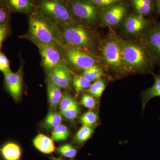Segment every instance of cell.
Segmentation results:
<instances>
[{"label":"cell","instance_id":"cell-1","mask_svg":"<svg viewBox=\"0 0 160 160\" xmlns=\"http://www.w3.org/2000/svg\"><path fill=\"white\" fill-rule=\"evenodd\" d=\"M58 27L61 40L64 43L99 56L101 39L95 29L83 22L69 23Z\"/></svg>","mask_w":160,"mask_h":160},{"label":"cell","instance_id":"cell-2","mask_svg":"<svg viewBox=\"0 0 160 160\" xmlns=\"http://www.w3.org/2000/svg\"><path fill=\"white\" fill-rule=\"evenodd\" d=\"M27 33L21 38L27 39L37 44L56 45L61 41L58 27L36 8L29 14Z\"/></svg>","mask_w":160,"mask_h":160},{"label":"cell","instance_id":"cell-3","mask_svg":"<svg viewBox=\"0 0 160 160\" xmlns=\"http://www.w3.org/2000/svg\"><path fill=\"white\" fill-rule=\"evenodd\" d=\"M124 65L129 72L152 73L154 62L146 49L137 41L118 35Z\"/></svg>","mask_w":160,"mask_h":160},{"label":"cell","instance_id":"cell-4","mask_svg":"<svg viewBox=\"0 0 160 160\" xmlns=\"http://www.w3.org/2000/svg\"><path fill=\"white\" fill-rule=\"evenodd\" d=\"M99 57L102 65L120 74L128 73L122 56L118 35L112 32L101 39L98 48Z\"/></svg>","mask_w":160,"mask_h":160},{"label":"cell","instance_id":"cell-5","mask_svg":"<svg viewBox=\"0 0 160 160\" xmlns=\"http://www.w3.org/2000/svg\"><path fill=\"white\" fill-rule=\"evenodd\" d=\"M56 46L66 64L75 71L83 72L93 65L102 64L98 56L66 44L62 40Z\"/></svg>","mask_w":160,"mask_h":160},{"label":"cell","instance_id":"cell-6","mask_svg":"<svg viewBox=\"0 0 160 160\" xmlns=\"http://www.w3.org/2000/svg\"><path fill=\"white\" fill-rule=\"evenodd\" d=\"M36 8L58 26L82 22L73 13L69 4L62 0H39Z\"/></svg>","mask_w":160,"mask_h":160},{"label":"cell","instance_id":"cell-7","mask_svg":"<svg viewBox=\"0 0 160 160\" xmlns=\"http://www.w3.org/2000/svg\"><path fill=\"white\" fill-rule=\"evenodd\" d=\"M66 2L82 22L94 29L99 27L101 7L90 0H68Z\"/></svg>","mask_w":160,"mask_h":160},{"label":"cell","instance_id":"cell-8","mask_svg":"<svg viewBox=\"0 0 160 160\" xmlns=\"http://www.w3.org/2000/svg\"><path fill=\"white\" fill-rule=\"evenodd\" d=\"M130 3L128 0L101 8L99 27L115 28L121 26L129 14Z\"/></svg>","mask_w":160,"mask_h":160},{"label":"cell","instance_id":"cell-9","mask_svg":"<svg viewBox=\"0 0 160 160\" xmlns=\"http://www.w3.org/2000/svg\"><path fill=\"white\" fill-rule=\"evenodd\" d=\"M151 20L136 13H129L121 25V33L123 38L137 39L153 26Z\"/></svg>","mask_w":160,"mask_h":160},{"label":"cell","instance_id":"cell-10","mask_svg":"<svg viewBox=\"0 0 160 160\" xmlns=\"http://www.w3.org/2000/svg\"><path fill=\"white\" fill-rule=\"evenodd\" d=\"M137 41L146 49L154 64L160 66V22L153 24Z\"/></svg>","mask_w":160,"mask_h":160},{"label":"cell","instance_id":"cell-11","mask_svg":"<svg viewBox=\"0 0 160 160\" xmlns=\"http://www.w3.org/2000/svg\"><path fill=\"white\" fill-rule=\"evenodd\" d=\"M41 55L42 64L48 74L64 60L56 45L37 44Z\"/></svg>","mask_w":160,"mask_h":160},{"label":"cell","instance_id":"cell-12","mask_svg":"<svg viewBox=\"0 0 160 160\" xmlns=\"http://www.w3.org/2000/svg\"><path fill=\"white\" fill-rule=\"evenodd\" d=\"M73 72L65 61L48 74V81L61 89L71 88Z\"/></svg>","mask_w":160,"mask_h":160},{"label":"cell","instance_id":"cell-13","mask_svg":"<svg viewBox=\"0 0 160 160\" xmlns=\"http://www.w3.org/2000/svg\"><path fill=\"white\" fill-rule=\"evenodd\" d=\"M21 65L16 72L11 70L3 73L5 78V84L7 91L16 101L22 96L23 86V62L21 58Z\"/></svg>","mask_w":160,"mask_h":160},{"label":"cell","instance_id":"cell-14","mask_svg":"<svg viewBox=\"0 0 160 160\" xmlns=\"http://www.w3.org/2000/svg\"><path fill=\"white\" fill-rule=\"evenodd\" d=\"M135 13L145 17L151 14L155 9V0H129Z\"/></svg>","mask_w":160,"mask_h":160},{"label":"cell","instance_id":"cell-15","mask_svg":"<svg viewBox=\"0 0 160 160\" xmlns=\"http://www.w3.org/2000/svg\"><path fill=\"white\" fill-rule=\"evenodd\" d=\"M9 8L12 12L30 14L35 9L33 0H6Z\"/></svg>","mask_w":160,"mask_h":160},{"label":"cell","instance_id":"cell-16","mask_svg":"<svg viewBox=\"0 0 160 160\" xmlns=\"http://www.w3.org/2000/svg\"><path fill=\"white\" fill-rule=\"evenodd\" d=\"M154 78V84L151 87L143 92L142 94V108L144 111L147 103L152 99L160 97V75L151 73Z\"/></svg>","mask_w":160,"mask_h":160},{"label":"cell","instance_id":"cell-17","mask_svg":"<svg viewBox=\"0 0 160 160\" xmlns=\"http://www.w3.org/2000/svg\"><path fill=\"white\" fill-rule=\"evenodd\" d=\"M33 143L37 149L45 154L52 153L55 149L53 140L44 134L37 136Z\"/></svg>","mask_w":160,"mask_h":160},{"label":"cell","instance_id":"cell-18","mask_svg":"<svg viewBox=\"0 0 160 160\" xmlns=\"http://www.w3.org/2000/svg\"><path fill=\"white\" fill-rule=\"evenodd\" d=\"M47 92L50 107L52 109H55L59 105L60 101L62 96L61 89L48 81Z\"/></svg>","mask_w":160,"mask_h":160},{"label":"cell","instance_id":"cell-19","mask_svg":"<svg viewBox=\"0 0 160 160\" xmlns=\"http://www.w3.org/2000/svg\"><path fill=\"white\" fill-rule=\"evenodd\" d=\"M1 151L6 160H19L22 154L19 146L14 143H7L3 146Z\"/></svg>","mask_w":160,"mask_h":160},{"label":"cell","instance_id":"cell-20","mask_svg":"<svg viewBox=\"0 0 160 160\" xmlns=\"http://www.w3.org/2000/svg\"><path fill=\"white\" fill-rule=\"evenodd\" d=\"M104 74L102 64L93 65L83 72L82 75L90 82L101 78Z\"/></svg>","mask_w":160,"mask_h":160},{"label":"cell","instance_id":"cell-21","mask_svg":"<svg viewBox=\"0 0 160 160\" xmlns=\"http://www.w3.org/2000/svg\"><path fill=\"white\" fill-rule=\"evenodd\" d=\"M62 120V116L60 113L50 110L44 120L43 127L46 129H54L61 125Z\"/></svg>","mask_w":160,"mask_h":160},{"label":"cell","instance_id":"cell-22","mask_svg":"<svg viewBox=\"0 0 160 160\" xmlns=\"http://www.w3.org/2000/svg\"><path fill=\"white\" fill-rule=\"evenodd\" d=\"M106 86L105 80L99 79L91 84V86L87 89V91L95 98L99 99L106 89Z\"/></svg>","mask_w":160,"mask_h":160},{"label":"cell","instance_id":"cell-23","mask_svg":"<svg viewBox=\"0 0 160 160\" xmlns=\"http://www.w3.org/2000/svg\"><path fill=\"white\" fill-rule=\"evenodd\" d=\"M92 126H84L80 128L75 137V140L78 144H82L89 139L93 132Z\"/></svg>","mask_w":160,"mask_h":160},{"label":"cell","instance_id":"cell-24","mask_svg":"<svg viewBox=\"0 0 160 160\" xmlns=\"http://www.w3.org/2000/svg\"><path fill=\"white\" fill-rule=\"evenodd\" d=\"M70 135L68 127L65 125H61L53 129L52 132L51 138L55 141L66 140Z\"/></svg>","mask_w":160,"mask_h":160},{"label":"cell","instance_id":"cell-25","mask_svg":"<svg viewBox=\"0 0 160 160\" xmlns=\"http://www.w3.org/2000/svg\"><path fill=\"white\" fill-rule=\"evenodd\" d=\"M72 84L75 91L79 92L84 89H88L91 86V82L81 75L73 76Z\"/></svg>","mask_w":160,"mask_h":160},{"label":"cell","instance_id":"cell-26","mask_svg":"<svg viewBox=\"0 0 160 160\" xmlns=\"http://www.w3.org/2000/svg\"><path fill=\"white\" fill-rule=\"evenodd\" d=\"M77 102L74 98L70 94L68 90L62 94V99L59 103L60 112L65 111Z\"/></svg>","mask_w":160,"mask_h":160},{"label":"cell","instance_id":"cell-27","mask_svg":"<svg viewBox=\"0 0 160 160\" xmlns=\"http://www.w3.org/2000/svg\"><path fill=\"white\" fill-rule=\"evenodd\" d=\"M98 119V116L96 112L89 111L82 116L80 121L84 126H92L97 122Z\"/></svg>","mask_w":160,"mask_h":160},{"label":"cell","instance_id":"cell-28","mask_svg":"<svg viewBox=\"0 0 160 160\" xmlns=\"http://www.w3.org/2000/svg\"><path fill=\"white\" fill-rule=\"evenodd\" d=\"M80 112V107L77 102L65 111L60 112V114L66 119L72 121L77 117Z\"/></svg>","mask_w":160,"mask_h":160},{"label":"cell","instance_id":"cell-29","mask_svg":"<svg viewBox=\"0 0 160 160\" xmlns=\"http://www.w3.org/2000/svg\"><path fill=\"white\" fill-rule=\"evenodd\" d=\"M57 150L60 154L69 158H73L77 154V150L69 144H65L59 147Z\"/></svg>","mask_w":160,"mask_h":160},{"label":"cell","instance_id":"cell-30","mask_svg":"<svg viewBox=\"0 0 160 160\" xmlns=\"http://www.w3.org/2000/svg\"><path fill=\"white\" fill-rule=\"evenodd\" d=\"M81 103L86 108L93 109L96 108L95 98L91 94L85 93L83 95L81 99Z\"/></svg>","mask_w":160,"mask_h":160},{"label":"cell","instance_id":"cell-31","mask_svg":"<svg viewBox=\"0 0 160 160\" xmlns=\"http://www.w3.org/2000/svg\"><path fill=\"white\" fill-rule=\"evenodd\" d=\"M11 70L10 62L7 57L4 53H0V71L3 73Z\"/></svg>","mask_w":160,"mask_h":160},{"label":"cell","instance_id":"cell-32","mask_svg":"<svg viewBox=\"0 0 160 160\" xmlns=\"http://www.w3.org/2000/svg\"><path fill=\"white\" fill-rule=\"evenodd\" d=\"M11 28L10 24L0 25V43L3 42L6 38L10 34Z\"/></svg>","mask_w":160,"mask_h":160},{"label":"cell","instance_id":"cell-33","mask_svg":"<svg viewBox=\"0 0 160 160\" xmlns=\"http://www.w3.org/2000/svg\"><path fill=\"white\" fill-rule=\"evenodd\" d=\"M10 15L8 10L0 6V25L9 24Z\"/></svg>","mask_w":160,"mask_h":160},{"label":"cell","instance_id":"cell-34","mask_svg":"<svg viewBox=\"0 0 160 160\" xmlns=\"http://www.w3.org/2000/svg\"><path fill=\"white\" fill-rule=\"evenodd\" d=\"M100 7H106L125 0H90Z\"/></svg>","mask_w":160,"mask_h":160},{"label":"cell","instance_id":"cell-35","mask_svg":"<svg viewBox=\"0 0 160 160\" xmlns=\"http://www.w3.org/2000/svg\"><path fill=\"white\" fill-rule=\"evenodd\" d=\"M155 8H157L158 14L160 15V0H155Z\"/></svg>","mask_w":160,"mask_h":160},{"label":"cell","instance_id":"cell-36","mask_svg":"<svg viewBox=\"0 0 160 160\" xmlns=\"http://www.w3.org/2000/svg\"><path fill=\"white\" fill-rule=\"evenodd\" d=\"M52 160H63L62 159L57 158H55L54 157H52Z\"/></svg>","mask_w":160,"mask_h":160},{"label":"cell","instance_id":"cell-37","mask_svg":"<svg viewBox=\"0 0 160 160\" xmlns=\"http://www.w3.org/2000/svg\"><path fill=\"white\" fill-rule=\"evenodd\" d=\"M2 43H0V53H1V47H2Z\"/></svg>","mask_w":160,"mask_h":160},{"label":"cell","instance_id":"cell-38","mask_svg":"<svg viewBox=\"0 0 160 160\" xmlns=\"http://www.w3.org/2000/svg\"><path fill=\"white\" fill-rule=\"evenodd\" d=\"M5 1V0H0V3H2L3 2Z\"/></svg>","mask_w":160,"mask_h":160},{"label":"cell","instance_id":"cell-39","mask_svg":"<svg viewBox=\"0 0 160 160\" xmlns=\"http://www.w3.org/2000/svg\"><path fill=\"white\" fill-rule=\"evenodd\" d=\"M62 1H68V0H62Z\"/></svg>","mask_w":160,"mask_h":160}]
</instances>
